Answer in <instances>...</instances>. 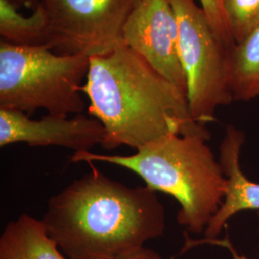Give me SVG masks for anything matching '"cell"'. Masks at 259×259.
<instances>
[{
  "label": "cell",
  "instance_id": "7a4b0ae2",
  "mask_svg": "<svg viewBox=\"0 0 259 259\" xmlns=\"http://www.w3.org/2000/svg\"><path fill=\"white\" fill-rule=\"evenodd\" d=\"M81 92L90 100L89 113L105 129L106 150H138L173 135L210 139L193 120L185 94L124 44L91 58Z\"/></svg>",
  "mask_w": 259,
  "mask_h": 259
},
{
  "label": "cell",
  "instance_id": "52a82bcc",
  "mask_svg": "<svg viewBox=\"0 0 259 259\" xmlns=\"http://www.w3.org/2000/svg\"><path fill=\"white\" fill-rule=\"evenodd\" d=\"M123 44L186 96L179 24L171 0H138L123 28Z\"/></svg>",
  "mask_w": 259,
  "mask_h": 259
},
{
  "label": "cell",
  "instance_id": "9c48e42d",
  "mask_svg": "<svg viewBox=\"0 0 259 259\" xmlns=\"http://www.w3.org/2000/svg\"><path fill=\"white\" fill-rule=\"evenodd\" d=\"M245 142L244 132L229 125L220 144L219 162L226 177L225 197L219 210L204 231V239H215L234 215L242 211H259V183L244 174L240 154Z\"/></svg>",
  "mask_w": 259,
  "mask_h": 259
},
{
  "label": "cell",
  "instance_id": "7c38bea8",
  "mask_svg": "<svg viewBox=\"0 0 259 259\" xmlns=\"http://www.w3.org/2000/svg\"><path fill=\"white\" fill-rule=\"evenodd\" d=\"M233 101L259 97V27L230 51Z\"/></svg>",
  "mask_w": 259,
  "mask_h": 259
},
{
  "label": "cell",
  "instance_id": "277c9868",
  "mask_svg": "<svg viewBox=\"0 0 259 259\" xmlns=\"http://www.w3.org/2000/svg\"><path fill=\"white\" fill-rule=\"evenodd\" d=\"M91 58L54 53L48 47L0 42V109L30 116L44 109L50 115L82 114L81 87Z\"/></svg>",
  "mask_w": 259,
  "mask_h": 259
},
{
  "label": "cell",
  "instance_id": "8992f818",
  "mask_svg": "<svg viewBox=\"0 0 259 259\" xmlns=\"http://www.w3.org/2000/svg\"><path fill=\"white\" fill-rule=\"evenodd\" d=\"M138 0H40L52 50L95 57L123 44V28Z\"/></svg>",
  "mask_w": 259,
  "mask_h": 259
},
{
  "label": "cell",
  "instance_id": "8fae6325",
  "mask_svg": "<svg viewBox=\"0 0 259 259\" xmlns=\"http://www.w3.org/2000/svg\"><path fill=\"white\" fill-rule=\"evenodd\" d=\"M0 35L10 45L23 47H51L46 12L38 3L25 17L9 0H0Z\"/></svg>",
  "mask_w": 259,
  "mask_h": 259
},
{
  "label": "cell",
  "instance_id": "3957f363",
  "mask_svg": "<svg viewBox=\"0 0 259 259\" xmlns=\"http://www.w3.org/2000/svg\"><path fill=\"white\" fill-rule=\"evenodd\" d=\"M208 139L173 135L136 150L131 156L74 153L73 162H107L138 174L146 186L172 196L180 204L178 223L192 233L204 232L225 197L226 177Z\"/></svg>",
  "mask_w": 259,
  "mask_h": 259
},
{
  "label": "cell",
  "instance_id": "5bb4252c",
  "mask_svg": "<svg viewBox=\"0 0 259 259\" xmlns=\"http://www.w3.org/2000/svg\"><path fill=\"white\" fill-rule=\"evenodd\" d=\"M200 2L216 34L227 47L232 48L234 46V41L232 40L228 27L221 0H200Z\"/></svg>",
  "mask_w": 259,
  "mask_h": 259
},
{
  "label": "cell",
  "instance_id": "ba28073f",
  "mask_svg": "<svg viewBox=\"0 0 259 259\" xmlns=\"http://www.w3.org/2000/svg\"><path fill=\"white\" fill-rule=\"evenodd\" d=\"M105 137L102 124L83 114L73 117L47 114L34 120L22 111L0 109L1 147L26 143L29 146H60L77 153L101 145Z\"/></svg>",
  "mask_w": 259,
  "mask_h": 259
},
{
  "label": "cell",
  "instance_id": "5b68a950",
  "mask_svg": "<svg viewBox=\"0 0 259 259\" xmlns=\"http://www.w3.org/2000/svg\"><path fill=\"white\" fill-rule=\"evenodd\" d=\"M179 24L180 58L190 114L206 126L218 107L233 101L230 51L195 0H171Z\"/></svg>",
  "mask_w": 259,
  "mask_h": 259
},
{
  "label": "cell",
  "instance_id": "4fadbf2b",
  "mask_svg": "<svg viewBox=\"0 0 259 259\" xmlns=\"http://www.w3.org/2000/svg\"><path fill=\"white\" fill-rule=\"evenodd\" d=\"M234 45L259 27V0H221Z\"/></svg>",
  "mask_w": 259,
  "mask_h": 259
},
{
  "label": "cell",
  "instance_id": "6da1fadb",
  "mask_svg": "<svg viewBox=\"0 0 259 259\" xmlns=\"http://www.w3.org/2000/svg\"><path fill=\"white\" fill-rule=\"evenodd\" d=\"M92 171L47 203L41 221L68 259H122L160 237L166 214L157 192Z\"/></svg>",
  "mask_w": 259,
  "mask_h": 259
},
{
  "label": "cell",
  "instance_id": "30bf717a",
  "mask_svg": "<svg viewBox=\"0 0 259 259\" xmlns=\"http://www.w3.org/2000/svg\"><path fill=\"white\" fill-rule=\"evenodd\" d=\"M0 259H68L47 234L41 220L21 214L0 236Z\"/></svg>",
  "mask_w": 259,
  "mask_h": 259
},
{
  "label": "cell",
  "instance_id": "2e32d148",
  "mask_svg": "<svg viewBox=\"0 0 259 259\" xmlns=\"http://www.w3.org/2000/svg\"><path fill=\"white\" fill-rule=\"evenodd\" d=\"M122 259H162V257L156 251L143 248L139 251Z\"/></svg>",
  "mask_w": 259,
  "mask_h": 259
},
{
  "label": "cell",
  "instance_id": "e0dca14e",
  "mask_svg": "<svg viewBox=\"0 0 259 259\" xmlns=\"http://www.w3.org/2000/svg\"><path fill=\"white\" fill-rule=\"evenodd\" d=\"M12 4H14L17 8H19L20 6L30 8V9H35L40 2V0H9Z\"/></svg>",
  "mask_w": 259,
  "mask_h": 259
},
{
  "label": "cell",
  "instance_id": "9a60e30c",
  "mask_svg": "<svg viewBox=\"0 0 259 259\" xmlns=\"http://www.w3.org/2000/svg\"><path fill=\"white\" fill-rule=\"evenodd\" d=\"M256 212H257V218H258L259 220V211H256ZM201 244H209V245H215V246H219V247L225 248V249L230 250V252L232 253V258L233 259H248L246 256L239 254L235 250V249L232 246V242L228 238V236L226 238H224V239H221V240L217 239V238H215V239H203V240L199 241L188 240V239H186L184 251L190 249V248H192V247H195L197 245H201Z\"/></svg>",
  "mask_w": 259,
  "mask_h": 259
}]
</instances>
